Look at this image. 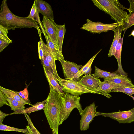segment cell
I'll use <instances>...</instances> for the list:
<instances>
[{
  "label": "cell",
  "instance_id": "obj_33",
  "mask_svg": "<svg viewBox=\"0 0 134 134\" xmlns=\"http://www.w3.org/2000/svg\"><path fill=\"white\" fill-rule=\"evenodd\" d=\"M41 64L44 66L48 70L54 74L53 71L51 66L49 63L46 59L44 55L43 58L41 60Z\"/></svg>",
  "mask_w": 134,
  "mask_h": 134
},
{
  "label": "cell",
  "instance_id": "obj_24",
  "mask_svg": "<svg viewBox=\"0 0 134 134\" xmlns=\"http://www.w3.org/2000/svg\"><path fill=\"white\" fill-rule=\"evenodd\" d=\"M95 70L93 75L96 78L106 79L121 76L120 74L114 72H110L101 70L95 66Z\"/></svg>",
  "mask_w": 134,
  "mask_h": 134
},
{
  "label": "cell",
  "instance_id": "obj_1",
  "mask_svg": "<svg viewBox=\"0 0 134 134\" xmlns=\"http://www.w3.org/2000/svg\"><path fill=\"white\" fill-rule=\"evenodd\" d=\"M50 92L44 109L50 128L58 134L60 113L64 98L49 86Z\"/></svg>",
  "mask_w": 134,
  "mask_h": 134
},
{
  "label": "cell",
  "instance_id": "obj_21",
  "mask_svg": "<svg viewBox=\"0 0 134 134\" xmlns=\"http://www.w3.org/2000/svg\"><path fill=\"white\" fill-rule=\"evenodd\" d=\"M47 100L46 99L45 100L40 102H37L31 107L25 108L24 110L17 112H13L11 113V115L14 114L25 113H30L42 109L44 110L45 105Z\"/></svg>",
  "mask_w": 134,
  "mask_h": 134
},
{
  "label": "cell",
  "instance_id": "obj_34",
  "mask_svg": "<svg viewBox=\"0 0 134 134\" xmlns=\"http://www.w3.org/2000/svg\"><path fill=\"white\" fill-rule=\"evenodd\" d=\"M38 45L39 58L41 60L44 58V54L42 44L41 40L38 42Z\"/></svg>",
  "mask_w": 134,
  "mask_h": 134
},
{
  "label": "cell",
  "instance_id": "obj_16",
  "mask_svg": "<svg viewBox=\"0 0 134 134\" xmlns=\"http://www.w3.org/2000/svg\"><path fill=\"white\" fill-rule=\"evenodd\" d=\"M44 74L49 86H51L61 96L64 97V92L62 90L54 74L43 66Z\"/></svg>",
  "mask_w": 134,
  "mask_h": 134
},
{
  "label": "cell",
  "instance_id": "obj_26",
  "mask_svg": "<svg viewBox=\"0 0 134 134\" xmlns=\"http://www.w3.org/2000/svg\"><path fill=\"white\" fill-rule=\"evenodd\" d=\"M4 96L6 98L11 110L14 112H17L23 110L25 109L24 105L12 98L7 97L5 95Z\"/></svg>",
  "mask_w": 134,
  "mask_h": 134
},
{
  "label": "cell",
  "instance_id": "obj_19",
  "mask_svg": "<svg viewBox=\"0 0 134 134\" xmlns=\"http://www.w3.org/2000/svg\"><path fill=\"white\" fill-rule=\"evenodd\" d=\"M0 90L8 98H12L24 105L28 104L33 106L31 104L22 98L16 92L11 90L4 88L0 86Z\"/></svg>",
  "mask_w": 134,
  "mask_h": 134
},
{
  "label": "cell",
  "instance_id": "obj_22",
  "mask_svg": "<svg viewBox=\"0 0 134 134\" xmlns=\"http://www.w3.org/2000/svg\"><path fill=\"white\" fill-rule=\"evenodd\" d=\"M57 32V38L59 45V51L61 54L63 55L62 47L64 38L66 32L65 24L63 25L55 24Z\"/></svg>",
  "mask_w": 134,
  "mask_h": 134
},
{
  "label": "cell",
  "instance_id": "obj_9",
  "mask_svg": "<svg viewBox=\"0 0 134 134\" xmlns=\"http://www.w3.org/2000/svg\"><path fill=\"white\" fill-rule=\"evenodd\" d=\"M42 22L45 32L54 43L57 49L59 51V45L57 30L55 25V22H53L50 19L44 16H43Z\"/></svg>",
  "mask_w": 134,
  "mask_h": 134
},
{
  "label": "cell",
  "instance_id": "obj_32",
  "mask_svg": "<svg viewBox=\"0 0 134 134\" xmlns=\"http://www.w3.org/2000/svg\"><path fill=\"white\" fill-rule=\"evenodd\" d=\"M16 92L22 98L27 102L31 103L30 100L29 99V93L27 87L25 88L23 91Z\"/></svg>",
  "mask_w": 134,
  "mask_h": 134
},
{
  "label": "cell",
  "instance_id": "obj_38",
  "mask_svg": "<svg viewBox=\"0 0 134 134\" xmlns=\"http://www.w3.org/2000/svg\"><path fill=\"white\" fill-rule=\"evenodd\" d=\"M10 115H11V113L6 114L0 110V123H2L3 120L6 116Z\"/></svg>",
  "mask_w": 134,
  "mask_h": 134
},
{
  "label": "cell",
  "instance_id": "obj_17",
  "mask_svg": "<svg viewBox=\"0 0 134 134\" xmlns=\"http://www.w3.org/2000/svg\"><path fill=\"white\" fill-rule=\"evenodd\" d=\"M104 81H107L122 86V87L134 88L131 80L127 77L120 76L106 79H103Z\"/></svg>",
  "mask_w": 134,
  "mask_h": 134
},
{
  "label": "cell",
  "instance_id": "obj_2",
  "mask_svg": "<svg viewBox=\"0 0 134 134\" xmlns=\"http://www.w3.org/2000/svg\"><path fill=\"white\" fill-rule=\"evenodd\" d=\"M7 0L2 2L0 10V25L8 30L15 28L34 27L37 29L40 26L36 21L27 17H23L13 14L8 8Z\"/></svg>",
  "mask_w": 134,
  "mask_h": 134
},
{
  "label": "cell",
  "instance_id": "obj_29",
  "mask_svg": "<svg viewBox=\"0 0 134 134\" xmlns=\"http://www.w3.org/2000/svg\"><path fill=\"white\" fill-rule=\"evenodd\" d=\"M8 30L0 25V39H3L10 43L12 42V40L8 37L7 34Z\"/></svg>",
  "mask_w": 134,
  "mask_h": 134
},
{
  "label": "cell",
  "instance_id": "obj_36",
  "mask_svg": "<svg viewBox=\"0 0 134 134\" xmlns=\"http://www.w3.org/2000/svg\"><path fill=\"white\" fill-rule=\"evenodd\" d=\"M10 43L0 39V53Z\"/></svg>",
  "mask_w": 134,
  "mask_h": 134
},
{
  "label": "cell",
  "instance_id": "obj_42",
  "mask_svg": "<svg viewBox=\"0 0 134 134\" xmlns=\"http://www.w3.org/2000/svg\"><path fill=\"white\" fill-rule=\"evenodd\" d=\"M52 134H56L54 130H52Z\"/></svg>",
  "mask_w": 134,
  "mask_h": 134
},
{
  "label": "cell",
  "instance_id": "obj_18",
  "mask_svg": "<svg viewBox=\"0 0 134 134\" xmlns=\"http://www.w3.org/2000/svg\"><path fill=\"white\" fill-rule=\"evenodd\" d=\"M123 25H122L118 26L114 30V36L113 42L109 51L108 54V57H111L114 55L116 47L121 38V34L122 32L123 31Z\"/></svg>",
  "mask_w": 134,
  "mask_h": 134
},
{
  "label": "cell",
  "instance_id": "obj_23",
  "mask_svg": "<svg viewBox=\"0 0 134 134\" xmlns=\"http://www.w3.org/2000/svg\"><path fill=\"white\" fill-rule=\"evenodd\" d=\"M27 17L31 18L37 22L41 29L42 32L43 34L45 32L42 22L40 20V18L39 15V13L36 8L34 2L31 9L30 14Z\"/></svg>",
  "mask_w": 134,
  "mask_h": 134
},
{
  "label": "cell",
  "instance_id": "obj_11",
  "mask_svg": "<svg viewBox=\"0 0 134 134\" xmlns=\"http://www.w3.org/2000/svg\"><path fill=\"white\" fill-rule=\"evenodd\" d=\"M37 30L40 40L42 44L44 55L51 66L53 71L54 75L55 78L57 79H60L61 78L59 76L57 71L55 60L49 48L44 43L43 40L41 36V31L39 28Z\"/></svg>",
  "mask_w": 134,
  "mask_h": 134
},
{
  "label": "cell",
  "instance_id": "obj_4",
  "mask_svg": "<svg viewBox=\"0 0 134 134\" xmlns=\"http://www.w3.org/2000/svg\"><path fill=\"white\" fill-rule=\"evenodd\" d=\"M63 97L64 100L60 113L59 126L69 117L74 109L77 108L81 115L83 111L80 103V98L79 96L65 93Z\"/></svg>",
  "mask_w": 134,
  "mask_h": 134
},
{
  "label": "cell",
  "instance_id": "obj_15",
  "mask_svg": "<svg viewBox=\"0 0 134 134\" xmlns=\"http://www.w3.org/2000/svg\"><path fill=\"white\" fill-rule=\"evenodd\" d=\"M121 87H122L107 81H101L96 91L109 98L111 97L109 94L111 92V90L114 88Z\"/></svg>",
  "mask_w": 134,
  "mask_h": 134
},
{
  "label": "cell",
  "instance_id": "obj_41",
  "mask_svg": "<svg viewBox=\"0 0 134 134\" xmlns=\"http://www.w3.org/2000/svg\"><path fill=\"white\" fill-rule=\"evenodd\" d=\"M131 36L134 37V30H133L132 31L130 35H129L128 36Z\"/></svg>",
  "mask_w": 134,
  "mask_h": 134
},
{
  "label": "cell",
  "instance_id": "obj_28",
  "mask_svg": "<svg viewBox=\"0 0 134 134\" xmlns=\"http://www.w3.org/2000/svg\"><path fill=\"white\" fill-rule=\"evenodd\" d=\"M111 92H121L126 94L129 96L134 94V88L121 87L113 89Z\"/></svg>",
  "mask_w": 134,
  "mask_h": 134
},
{
  "label": "cell",
  "instance_id": "obj_8",
  "mask_svg": "<svg viewBox=\"0 0 134 134\" xmlns=\"http://www.w3.org/2000/svg\"><path fill=\"white\" fill-rule=\"evenodd\" d=\"M98 106H96L94 102L86 107L83 110L80 121V129L81 131H85L88 130L90 124L93 120L97 112L96 109Z\"/></svg>",
  "mask_w": 134,
  "mask_h": 134
},
{
  "label": "cell",
  "instance_id": "obj_5",
  "mask_svg": "<svg viewBox=\"0 0 134 134\" xmlns=\"http://www.w3.org/2000/svg\"><path fill=\"white\" fill-rule=\"evenodd\" d=\"M57 79L64 93H69L76 96H79L83 94L87 93L102 95L98 92L88 90L81 83L73 79H65L62 78L60 80Z\"/></svg>",
  "mask_w": 134,
  "mask_h": 134
},
{
  "label": "cell",
  "instance_id": "obj_14",
  "mask_svg": "<svg viewBox=\"0 0 134 134\" xmlns=\"http://www.w3.org/2000/svg\"><path fill=\"white\" fill-rule=\"evenodd\" d=\"M123 40V37L120 39L115 48V53L114 56L117 60L118 68L117 70L114 72L121 76L127 77V74L124 71L121 64V55Z\"/></svg>",
  "mask_w": 134,
  "mask_h": 134
},
{
  "label": "cell",
  "instance_id": "obj_6",
  "mask_svg": "<svg viewBox=\"0 0 134 134\" xmlns=\"http://www.w3.org/2000/svg\"><path fill=\"white\" fill-rule=\"evenodd\" d=\"M86 21V23L82 25L80 29L86 30L93 34H100L110 30L113 31L118 26L124 24L122 22L104 24L99 21L94 22L89 19H87Z\"/></svg>",
  "mask_w": 134,
  "mask_h": 134
},
{
  "label": "cell",
  "instance_id": "obj_40",
  "mask_svg": "<svg viewBox=\"0 0 134 134\" xmlns=\"http://www.w3.org/2000/svg\"><path fill=\"white\" fill-rule=\"evenodd\" d=\"M26 127L28 129V132H29L30 134H34V133L31 130L30 127L28 126V125H27Z\"/></svg>",
  "mask_w": 134,
  "mask_h": 134
},
{
  "label": "cell",
  "instance_id": "obj_25",
  "mask_svg": "<svg viewBox=\"0 0 134 134\" xmlns=\"http://www.w3.org/2000/svg\"><path fill=\"white\" fill-rule=\"evenodd\" d=\"M100 49L95 55L88 62L74 75L72 79L78 82L80 80V77L88 70L92 64L94 59L98 54L102 51Z\"/></svg>",
  "mask_w": 134,
  "mask_h": 134
},
{
  "label": "cell",
  "instance_id": "obj_7",
  "mask_svg": "<svg viewBox=\"0 0 134 134\" xmlns=\"http://www.w3.org/2000/svg\"><path fill=\"white\" fill-rule=\"evenodd\" d=\"M102 115L117 121L120 124H129L134 121V108L129 110L108 113L97 112L96 116Z\"/></svg>",
  "mask_w": 134,
  "mask_h": 134
},
{
  "label": "cell",
  "instance_id": "obj_30",
  "mask_svg": "<svg viewBox=\"0 0 134 134\" xmlns=\"http://www.w3.org/2000/svg\"><path fill=\"white\" fill-rule=\"evenodd\" d=\"M134 25V12L130 15L128 17L127 21L124 23L123 25V31L124 34L127 29Z\"/></svg>",
  "mask_w": 134,
  "mask_h": 134
},
{
  "label": "cell",
  "instance_id": "obj_13",
  "mask_svg": "<svg viewBox=\"0 0 134 134\" xmlns=\"http://www.w3.org/2000/svg\"><path fill=\"white\" fill-rule=\"evenodd\" d=\"M101 81L100 79L96 78L92 74L83 76L78 82L88 90L97 92Z\"/></svg>",
  "mask_w": 134,
  "mask_h": 134
},
{
  "label": "cell",
  "instance_id": "obj_3",
  "mask_svg": "<svg viewBox=\"0 0 134 134\" xmlns=\"http://www.w3.org/2000/svg\"><path fill=\"white\" fill-rule=\"evenodd\" d=\"M94 4L109 15L116 23L126 22L128 17L129 9L124 7L118 0H92Z\"/></svg>",
  "mask_w": 134,
  "mask_h": 134
},
{
  "label": "cell",
  "instance_id": "obj_27",
  "mask_svg": "<svg viewBox=\"0 0 134 134\" xmlns=\"http://www.w3.org/2000/svg\"><path fill=\"white\" fill-rule=\"evenodd\" d=\"M0 130L15 131L22 132L26 134H28V129L27 127L25 129H21L4 125L3 123H0Z\"/></svg>",
  "mask_w": 134,
  "mask_h": 134
},
{
  "label": "cell",
  "instance_id": "obj_20",
  "mask_svg": "<svg viewBox=\"0 0 134 134\" xmlns=\"http://www.w3.org/2000/svg\"><path fill=\"white\" fill-rule=\"evenodd\" d=\"M43 34L46 40V44L50 49L55 60L60 61V60L64 59L63 55H62L57 49L54 43L46 32Z\"/></svg>",
  "mask_w": 134,
  "mask_h": 134
},
{
  "label": "cell",
  "instance_id": "obj_31",
  "mask_svg": "<svg viewBox=\"0 0 134 134\" xmlns=\"http://www.w3.org/2000/svg\"><path fill=\"white\" fill-rule=\"evenodd\" d=\"M24 114L27 121L28 126L34 134H41L34 126L29 116L26 113Z\"/></svg>",
  "mask_w": 134,
  "mask_h": 134
},
{
  "label": "cell",
  "instance_id": "obj_43",
  "mask_svg": "<svg viewBox=\"0 0 134 134\" xmlns=\"http://www.w3.org/2000/svg\"><path fill=\"white\" fill-rule=\"evenodd\" d=\"M129 96L131 97L133 99V100H134V97L133 96Z\"/></svg>",
  "mask_w": 134,
  "mask_h": 134
},
{
  "label": "cell",
  "instance_id": "obj_39",
  "mask_svg": "<svg viewBox=\"0 0 134 134\" xmlns=\"http://www.w3.org/2000/svg\"><path fill=\"white\" fill-rule=\"evenodd\" d=\"M92 65H91L87 71L85 72L84 75H91L92 71Z\"/></svg>",
  "mask_w": 134,
  "mask_h": 134
},
{
  "label": "cell",
  "instance_id": "obj_37",
  "mask_svg": "<svg viewBox=\"0 0 134 134\" xmlns=\"http://www.w3.org/2000/svg\"><path fill=\"white\" fill-rule=\"evenodd\" d=\"M130 3V7L128 11L129 13L128 15L134 12V0H128Z\"/></svg>",
  "mask_w": 134,
  "mask_h": 134
},
{
  "label": "cell",
  "instance_id": "obj_12",
  "mask_svg": "<svg viewBox=\"0 0 134 134\" xmlns=\"http://www.w3.org/2000/svg\"><path fill=\"white\" fill-rule=\"evenodd\" d=\"M34 2L39 13H41L53 22H55L53 10L48 3L42 0H35Z\"/></svg>",
  "mask_w": 134,
  "mask_h": 134
},
{
  "label": "cell",
  "instance_id": "obj_10",
  "mask_svg": "<svg viewBox=\"0 0 134 134\" xmlns=\"http://www.w3.org/2000/svg\"><path fill=\"white\" fill-rule=\"evenodd\" d=\"M59 61L62 66L65 79H72L74 75L84 66L78 65L74 62L64 59L60 60Z\"/></svg>",
  "mask_w": 134,
  "mask_h": 134
},
{
  "label": "cell",
  "instance_id": "obj_44",
  "mask_svg": "<svg viewBox=\"0 0 134 134\" xmlns=\"http://www.w3.org/2000/svg\"><path fill=\"white\" fill-rule=\"evenodd\" d=\"M28 134H30V133H29V132H28Z\"/></svg>",
  "mask_w": 134,
  "mask_h": 134
},
{
  "label": "cell",
  "instance_id": "obj_35",
  "mask_svg": "<svg viewBox=\"0 0 134 134\" xmlns=\"http://www.w3.org/2000/svg\"><path fill=\"white\" fill-rule=\"evenodd\" d=\"M4 105H6L10 106L8 103L4 96V95L0 90V107H2Z\"/></svg>",
  "mask_w": 134,
  "mask_h": 134
}]
</instances>
